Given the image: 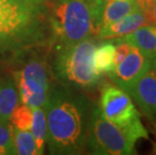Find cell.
I'll return each mask as SVG.
<instances>
[{"instance_id":"obj_3","label":"cell","mask_w":156,"mask_h":155,"mask_svg":"<svg viewBox=\"0 0 156 155\" xmlns=\"http://www.w3.org/2000/svg\"><path fill=\"white\" fill-rule=\"evenodd\" d=\"M49 21L55 38L64 47L97 34L87 0H61L52 7Z\"/></svg>"},{"instance_id":"obj_2","label":"cell","mask_w":156,"mask_h":155,"mask_svg":"<svg viewBox=\"0 0 156 155\" xmlns=\"http://www.w3.org/2000/svg\"><path fill=\"white\" fill-rule=\"evenodd\" d=\"M148 139V132L142 123L122 128L109 121L100 108H94L89 127L88 145L95 154L131 155L135 154V143Z\"/></svg>"},{"instance_id":"obj_4","label":"cell","mask_w":156,"mask_h":155,"mask_svg":"<svg viewBox=\"0 0 156 155\" xmlns=\"http://www.w3.org/2000/svg\"><path fill=\"white\" fill-rule=\"evenodd\" d=\"M96 44L85 38L77 44L64 47L55 62L58 77L62 82L79 88H92L101 79L94 64Z\"/></svg>"},{"instance_id":"obj_11","label":"cell","mask_w":156,"mask_h":155,"mask_svg":"<svg viewBox=\"0 0 156 155\" xmlns=\"http://www.w3.org/2000/svg\"><path fill=\"white\" fill-rule=\"evenodd\" d=\"M122 41L137 48L146 58L156 57V26L145 25L120 37Z\"/></svg>"},{"instance_id":"obj_5","label":"cell","mask_w":156,"mask_h":155,"mask_svg":"<svg viewBox=\"0 0 156 155\" xmlns=\"http://www.w3.org/2000/svg\"><path fill=\"white\" fill-rule=\"evenodd\" d=\"M14 82L22 104L45 109L49 100V78L44 62L34 60L14 74Z\"/></svg>"},{"instance_id":"obj_1","label":"cell","mask_w":156,"mask_h":155,"mask_svg":"<svg viewBox=\"0 0 156 155\" xmlns=\"http://www.w3.org/2000/svg\"><path fill=\"white\" fill-rule=\"evenodd\" d=\"M46 111V140L51 153L78 154L84 149L85 117L81 104L62 92L49 96Z\"/></svg>"},{"instance_id":"obj_12","label":"cell","mask_w":156,"mask_h":155,"mask_svg":"<svg viewBox=\"0 0 156 155\" xmlns=\"http://www.w3.org/2000/svg\"><path fill=\"white\" fill-rule=\"evenodd\" d=\"M18 104V92L11 79H0V122L7 123L9 117Z\"/></svg>"},{"instance_id":"obj_16","label":"cell","mask_w":156,"mask_h":155,"mask_svg":"<svg viewBox=\"0 0 156 155\" xmlns=\"http://www.w3.org/2000/svg\"><path fill=\"white\" fill-rule=\"evenodd\" d=\"M15 153L19 155H36L37 149L31 132L29 130H19L8 122Z\"/></svg>"},{"instance_id":"obj_15","label":"cell","mask_w":156,"mask_h":155,"mask_svg":"<svg viewBox=\"0 0 156 155\" xmlns=\"http://www.w3.org/2000/svg\"><path fill=\"white\" fill-rule=\"evenodd\" d=\"M94 64L100 74L111 75L115 70V44L108 41L99 45L95 49Z\"/></svg>"},{"instance_id":"obj_10","label":"cell","mask_w":156,"mask_h":155,"mask_svg":"<svg viewBox=\"0 0 156 155\" xmlns=\"http://www.w3.org/2000/svg\"><path fill=\"white\" fill-rule=\"evenodd\" d=\"M147 24L148 22L144 13L137 7L119 20L106 26H102L97 35L102 39L120 38Z\"/></svg>"},{"instance_id":"obj_9","label":"cell","mask_w":156,"mask_h":155,"mask_svg":"<svg viewBox=\"0 0 156 155\" xmlns=\"http://www.w3.org/2000/svg\"><path fill=\"white\" fill-rule=\"evenodd\" d=\"M127 93L133 98L146 116L156 122V72L152 65L138 79Z\"/></svg>"},{"instance_id":"obj_20","label":"cell","mask_w":156,"mask_h":155,"mask_svg":"<svg viewBox=\"0 0 156 155\" xmlns=\"http://www.w3.org/2000/svg\"><path fill=\"white\" fill-rule=\"evenodd\" d=\"M151 65H152V68H153V70H154L155 72H156V57L153 58L151 60Z\"/></svg>"},{"instance_id":"obj_19","label":"cell","mask_w":156,"mask_h":155,"mask_svg":"<svg viewBox=\"0 0 156 155\" xmlns=\"http://www.w3.org/2000/svg\"><path fill=\"white\" fill-rule=\"evenodd\" d=\"M16 154L8 122H0V155Z\"/></svg>"},{"instance_id":"obj_8","label":"cell","mask_w":156,"mask_h":155,"mask_svg":"<svg viewBox=\"0 0 156 155\" xmlns=\"http://www.w3.org/2000/svg\"><path fill=\"white\" fill-rule=\"evenodd\" d=\"M150 68V58H146L137 48L131 45L126 58L116 65L115 70L109 76L119 88L127 92Z\"/></svg>"},{"instance_id":"obj_6","label":"cell","mask_w":156,"mask_h":155,"mask_svg":"<svg viewBox=\"0 0 156 155\" xmlns=\"http://www.w3.org/2000/svg\"><path fill=\"white\" fill-rule=\"evenodd\" d=\"M42 12L38 4L26 0H0V26L39 37Z\"/></svg>"},{"instance_id":"obj_18","label":"cell","mask_w":156,"mask_h":155,"mask_svg":"<svg viewBox=\"0 0 156 155\" xmlns=\"http://www.w3.org/2000/svg\"><path fill=\"white\" fill-rule=\"evenodd\" d=\"M9 123L19 130H30L32 124V109L26 105H18L9 117Z\"/></svg>"},{"instance_id":"obj_14","label":"cell","mask_w":156,"mask_h":155,"mask_svg":"<svg viewBox=\"0 0 156 155\" xmlns=\"http://www.w3.org/2000/svg\"><path fill=\"white\" fill-rule=\"evenodd\" d=\"M38 39L36 36L23 31L0 26V51L24 47L26 44H34Z\"/></svg>"},{"instance_id":"obj_7","label":"cell","mask_w":156,"mask_h":155,"mask_svg":"<svg viewBox=\"0 0 156 155\" xmlns=\"http://www.w3.org/2000/svg\"><path fill=\"white\" fill-rule=\"evenodd\" d=\"M100 110L105 118L122 128L141 121L139 112L129 94L112 85H107L102 89Z\"/></svg>"},{"instance_id":"obj_13","label":"cell","mask_w":156,"mask_h":155,"mask_svg":"<svg viewBox=\"0 0 156 155\" xmlns=\"http://www.w3.org/2000/svg\"><path fill=\"white\" fill-rule=\"evenodd\" d=\"M137 8L135 0H108L102 16V26H106L124 17Z\"/></svg>"},{"instance_id":"obj_17","label":"cell","mask_w":156,"mask_h":155,"mask_svg":"<svg viewBox=\"0 0 156 155\" xmlns=\"http://www.w3.org/2000/svg\"><path fill=\"white\" fill-rule=\"evenodd\" d=\"M31 134L34 136L36 144L37 154H44V146L46 143V117L45 110L42 108L32 109V124H31Z\"/></svg>"},{"instance_id":"obj_21","label":"cell","mask_w":156,"mask_h":155,"mask_svg":"<svg viewBox=\"0 0 156 155\" xmlns=\"http://www.w3.org/2000/svg\"><path fill=\"white\" fill-rule=\"evenodd\" d=\"M26 1L30 2V3H34V4H39V3L44 2V0H26Z\"/></svg>"}]
</instances>
